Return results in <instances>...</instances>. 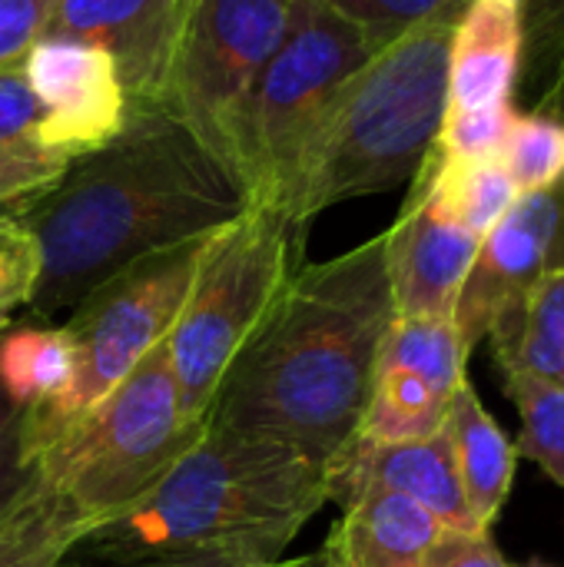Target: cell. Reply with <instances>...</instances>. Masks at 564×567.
<instances>
[{"label": "cell", "instance_id": "1", "mask_svg": "<svg viewBox=\"0 0 564 567\" xmlns=\"http://www.w3.org/2000/svg\"><path fill=\"white\" fill-rule=\"evenodd\" d=\"M249 209L236 173L166 106H130L123 130L37 199L3 213L40 246L37 322L73 309L120 269L206 239Z\"/></svg>", "mask_w": 564, "mask_h": 567}, {"label": "cell", "instance_id": "2", "mask_svg": "<svg viewBox=\"0 0 564 567\" xmlns=\"http://www.w3.org/2000/svg\"><path fill=\"white\" fill-rule=\"evenodd\" d=\"M392 322L386 236L302 262L233 359L209 425L293 449L329 482L356 445Z\"/></svg>", "mask_w": 564, "mask_h": 567}, {"label": "cell", "instance_id": "3", "mask_svg": "<svg viewBox=\"0 0 564 567\" xmlns=\"http://www.w3.org/2000/svg\"><path fill=\"white\" fill-rule=\"evenodd\" d=\"M326 502V472L302 455L206 422L203 439L143 502L76 538L73 551L273 567Z\"/></svg>", "mask_w": 564, "mask_h": 567}, {"label": "cell", "instance_id": "4", "mask_svg": "<svg viewBox=\"0 0 564 567\" xmlns=\"http://www.w3.org/2000/svg\"><path fill=\"white\" fill-rule=\"evenodd\" d=\"M465 7L459 0L419 20L346 80L302 153L286 209L296 223L416 176L442 133L452 33Z\"/></svg>", "mask_w": 564, "mask_h": 567}, {"label": "cell", "instance_id": "5", "mask_svg": "<svg viewBox=\"0 0 564 567\" xmlns=\"http://www.w3.org/2000/svg\"><path fill=\"white\" fill-rule=\"evenodd\" d=\"M306 229L279 209L249 206L206 243L186 302L166 336L183 419L209 422L233 359L302 266Z\"/></svg>", "mask_w": 564, "mask_h": 567}, {"label": "cell", "instance_id": "6", "mask_svg": "<svg viewBox=\"0 0 564 567\" xmlns=\"http://www.w3.org/2000/svg\"><path fill=\"white\" fill-rule=\"evenodd\" d=\"M203 432L180 412L170 349L160 342L30 472L93 532L143 502Z\"/></svg>", "mask_w": 564, "mask_h": 567}, {"label": "cell", "instance_id": "7", "mask_svg": "<svg viewBox=\"0 0 564 567\" xmlns=\"http://www.w3.org/2000/svg\"><path fill=\"white\" fill-rule=\"evenodd\" d=\"M386 43L392 40H382L329 0H293L286 33L253 90L246 116L243 186L249 206L289 209L302 153L322 113Z\"/></svg>", "mask_w": 564, "mask_h": 567}, {"label": "cell", "instance_id": "8", "mask_svg": "<svg viewBox=\"0 0 564 567\" xmlns=\"http://www.w3.org/2000/svg\"><path fill=\"white\" fill-rule=\"evenodd\" d=\"M213 236L163 249L156 256H146L120 269L70 309L63 329L73 342V359H76L73 385L57 409H50L33 422H23L27 472L73 429H80V422L160 342H166L186 302L206 243Z\"/></svg>", "mask_w": 564, "mask_h": 567}, {"label": "cell", "instance_id": "9", "mask_svg": "<svg viewBox=\"0 0 564 567\" xmlns=\"http://www.w3.org/2000/svg\"><path fill=\"white\" fill-rule=\"evenodd\" d=\"M289 13L293 0H196L170 63L160 106L180 116L239 183L253 90Z\"/></svg>", "mask_w": 564, "mask_h": 567}, {"label": "cell", "instance_id": "10", "mask_svg": "<svg viewBox=\"0 0 564 567\" xmlns=\"http://www.w3.org/2000/svg\"><path fill=\"white\" fill-rule=\"evenodd\" d=\"M564 269V176L519 193L509 213L482 236L455 302V332L472 355L492 329L515 322L532 292Z\"/></svg>", "mask_w": 564, "mask_h": 567}, {"label": "cell", "instance_id": "11", "mask_svg": "<svg viewBox=\"0 0 564 567\" xmlns=\"http://www.w3.org/2000/svg\"><path fill=\"white\" fill-rule=\"evenodd\" d=\"M382 236L396 319H452L482 239L439 196L429 156L412 176L399 219Z\"/></svg>", "mask_w": 564, "mask_h": 567}, {"label": "cell", "instance_id": "12", "mask_svg": "<svg viewBox=\"0 0 564 567\" xmlns=\"http://www.w3.org/2000/svg\"><path fill=\"white\" fill-rule=\"evenodd\" d=\"M23 70L43 110L40 146L80 159L123 130L130 100L100 47L43 37L23 56Z\"/></svg>", "mask_w": 564, "mask_h": 567}, {"label": "cell", "instance_id": "13", "mask_svg": "<svg viewBox=\"0 0 564 567\" xmlns=\"http://www.w3.org/2000/svg\"><path fill=\"white\" fill-rule=\"evenodd\" d=\"M196 0H57L47 37L100 47L130 106H160L173 53Z\"/></svg>", "mask_w": 564, "mask_h": 567}, {"label": "cell", "instance_id": "14", "mask_svg": "<svg viewBox=\"0 0 564 567\" xmlns=\"http://www.w3.org/2000/svg\"><path fill=\"white\" fill-rule=\"evenodd\" d=\"M376 485L422 505L445 532H485L462 492L455 452L449 432H435L419 442L399 445H352L346 458L329 472V502H342L352 492Z\"/></svg>", "mask_w": 564, "mask_h": 567}, {"label": "cell", "instance_id": "15", "mask_svg": "<svg viewBox=\"0 0 564 567\" xmlns=\"http://www.w3.org/2000/svg\"><path fill=\"white\" fill-rule=\"evenodd\" d=\"M519 56V7L505 0H469L452 33L445 113H485L515 106Z\"/></svg>", "mask_w": 564, "mask_h": 567}, {"label": "cell", "instance_id": "16", "mask_svg": "<svg viewBox=\"0 0 564 567\" xmlns=\"http://www.w3.org/2000/svg\"><path fill=\"white\" fill-rule=\"evenodd\" d=\"M339 508L342 522L326 545L339 567H425L445 532L422 505L376 485L352 492Z\"/></svg>", "mask_w": 564, "mask_h": 567}, {"label": "cell", "instance_id": "17", "mask_svg": "<svg viewBox=\"0 0 564 567\" xmlns=\"http://www.w3.org/2000/svg\"><path fill=\"white\" fill-rule=\"evenodd\" d=\"M445 432L452 439L455 468L462 478L465 502H469L475 522L489 532L509 502L519 452L509 442V435L502 432V425L489 415V409L482 405V399L469 379L452 395Z\"/></svg>", "mask_w": 564, "mask_h": 567}, {"label": "cell", "instance_id": "18", "mask_svg": "<svg viewBox=\"0 0 564 567\" xmlns=\"http://www.w3.org/2000/svg\"><path fill=\"white\" fill-rule=\"evenodd\" d=\"M76 359L63 326L20 322L0 332V385L33 422L57 409L73 385Z\"/></svg>", "mask_w": 564, "mask_h": 567}, {"label": "cell", "instance_id": "19", "mask_svg": "<svg viewBox=\"0 0 564 567\" xmlns=\"http://www.w3.org/2000/svg\"><path fill=\"white\" fill-rule=\"evenodd\" d=\"M449 405L452 392L439 389L429 375L379 359L356 445H399L429 439L445 429Z\"/></svg>", "mask_w": 564, "mask_h": 567}, {"label": "cell", "instance_id": "20", "mask_svg": "<svg viewBox=\"0 0 564 567\" xmlns=\"http://www.w3.org/2000/svg\"><path fill=\"white\" fill-rule=\"evenodd\" d=\"M86 525L33 472L0 505V567H60Z\"/></svg>", "mask_w": 564, "mask_h": 567}, {"label": "cell", "instance_id": "21", "mask_svg": "<svg viewBox=\"0 0 564 567\" xmlns=\"http://www.w3.org/2000/svg\"><path fill=\"white\" fill-rule=\"evenodd\" d=\"M489 339L505 379L532 375L564 385V269L532 292L515 322L492 329Z\"/></svg>", "mask_w": 564, "mask_h": 567}, {"label": "cell", "instance_id": "22", "mask_svg": "<svg viewBox=\"0 0 564 567\" xmlns=\"http://www.w3.org/2000/svg\"><path fill=\"white\" fill-rule=\"evenodd\" d=\"M432 179L445 206L455 213V219L472 229L479 239L509 213V206L519 199V189L502 163V156H482V159H459L449 156L439 143L429 153Z\"/></svg>", "mask_w": 564, "mask_h": 567}, {"label": "cell", "instance_id": "23", "mask_svg": "<svg viewBox=\"0 0 564 567\" xmlns=\"http://www.w3.org/2000/svg\"><path fill=\"white\" fill-rule=\"evenodd\" d=\"M502 163L519 193L542 189L564 176V73L529 110H515Z\"/></svg>", "mask_w": 564, "mask_h": 567}, {"label": "cell", "instance_id": "24", "mask_svg": "<svg viewBox=\"0 0 564 567\" xmlns=\"http://www.w3.org/2000/svg\"><path fill=\"white\" fill-rule=\"evenodd\" d=\"M505 392L512 395L522 419L515 452L535 462L564 492V385L532 375H512L505 379Z\"/></svg>", "mask_w": 564, "mask_h": 567}, {"label": "cell", "instance_id": "25", "mask_svg": "<svg viewBox=\"0 0 564 567\" xmlns=\"http://www.w3.org/2000/svg\"><path fill=\"white\" fill-rule=\"evenodd\" d=\"M515 103H539L564 73V0H522Z\"/></svg>", "mask_w": 564, "mask_h": 567}, {"label": "cell", "instance_id": "26", "mask_svg": "<svg viewBox=\"0 0 564 567\" xmlns=\"http://www.w3.org/2000/svg\"><path fill=\"white\" fill-rule=\"evenodd\" d=\"M40 279V246L33 233L0 213V332L13 326L17 309H30Z\"/></svg>", "mask_w": 564, "mask_h": 567}, {"label": "cell", "instance_id": "27", "mask_svg": "<svg viewBox=\"0 0 564 567\" xmlns=\"http://www.w3.org/2000/svg\"><path fill=\"white\" fill-rule=\"evenodd\" d=\"M73 159L40 143H0V213L43 196Z\"/></svg>", "mask_w": 564, "mask_h": 567}, {"label": "cell", "instance_id": "28", "mask_svg": "<svg viewBox=\"0 0 564 567\" xmlns=\"http://www.w3.org/2000/svg\"><path fill=\"white\" fill-rule=\"evenodd\" d=\"M43 110L23 60L0 66V143H40Z\"/></svg>", "mask_w": 564, "mask_h": 567}, {"label": "cell", "instance_id": "29", "mask_svg": "<svg viewBox=\"0 0 564 567\" xmlns=\"http://www.w3.org/2000/svg\"><path fill=\"white\" fill-rule=\"evenodd\" d=\"M329 3L339 7L342 13H349L352 20L366 23L369 30H376L382 40H396L419 20H425L459 0H329Z\"/></svg>", "mask_w": 564, "mask_h": 567}, {"label": "cell", "instance_id": "30", "mask_svg": "<svg viewBox=\"0 0 564 567\" xmlns=\"http://www.w3.org/2000/svg\"><path fill=\"white\" fill-rule=\"evenodd\" d=\"M57 0H0V66L23 60L47 37Z\"/></svg>", "mask_w": 564, "mask_h": 567}, {"label": "cell", "instance_id": "31", "mask_svg": "<svg viewBox=\"0 0 564 567\" xmlns=\"http://www.w3.org/2000/svg\"><path fill=\"white\" fill-rule=\"evenodd\" d=\"M23 409L0 385V505L23 485Z\"/></svg>", "mask_w": 564, "mask_h": 567}, {"label": "cell", "instance_id": "32", "mask_svg": "<svg viewBox=\"0 0 564 567\" xmlns=\"http://www.w3.org/2000/svg\"><path fill=\"white\" fill-rule=\"evenodd\" d=\"M425 567H509L489 532H442L432 545Z\"/></svg>", "mask_w": 564, "mask_h": 567}, {"label": "cell", "instance_id": "33", "mask_svg": "<svg viewBox=\"0 0 564 567\" xmlns=\"http://www.w3.org/2000/svg\"><path fill=\"white\" fill-rule=\"evenodd\" d=\"M60 567H246L223 558H96L83 551H66Z\"/></svg>", "mask_w": 564, "mask_h": 567}, {"label": "cell", "instance_id": "34", "mask_svg": "<svg viewBox=\"0 0 564 567\" xmlns=\"http://www.w3.org/2000/svg\"><path fill=\"white\" fill-rule=\"evenodd\" d=\"M309 558H312V567H339L336 561H332V555H329L326 548H322V551H316V555H309Z\"/></svg>", "mask_w": 564, "mask_h": 567}, {"label": "cell", "instance_id": "35", "mask_svg": "<svg viewBox=\"0 0 564 567\" xmlns=\"http://www.w3.org/2000/svg\"><path fill=\"white\" fill-rule=\"evenodd\" d=\"M273 567H312V558H299V561H289V565H279V561H276Z\"/></svg>", "mask_w": 564, "mask_h": 567}, {"label": "cell", "instance_id": "36", "mask_svg": "<svg viewBox=\"0 0 564 567\" xmlns=\"http://www.w3.org/2000/svg\"><path fill=\"white\" fill-rule=\"evenodd\" d=\"M505 3H515V7H522V0H505Z\"/></svg>", "mask_w": 564, "mask_h": 567}]
</instances>
